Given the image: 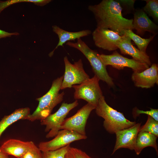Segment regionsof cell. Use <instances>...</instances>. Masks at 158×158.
I'll return each mask as SVG.
<instances>
[{
  "label": "cell",
  "mask_w": 158,
  "mask_h": 158,
  "mask_svg": "<svg viewBox=\"0 0 158 158\" xmlns=\"http://www.w3.org/2000/svg\"><path fill=\"white\" fill-rule=\"evenodd\" d=\"M63 75L54 80L48 91L42 97L38 98V106L32 114H30L26 119L31 121L36 120L40 121L49 116L54 108L63 100L65 93L63 92L60 93V90Z\"/></svg>",
  "instance_id": "2"
},
{
  "label": "cell",
  "mask_w": 158,
  "mask_h": 158,
  "mask_svg": "<svg viewBox=\"0 0 158 158\" xmlns=\"http://www.w3.org/2000/svg\"><path fill=\"white\" fill-rule=\"evenodd\" d=\"M41 152L32 142L29 149L20 158H42Z\"/></svg>",
  "instance_id": "25"
},
{
  "label": "cell",
  "mask_w": 158,
  "mask_h": 158,
  "mask_svg": "<svg viewBox=\"0 0 158 158\" xmlns=\"http://www.w3.org/2000/svg\"><path fill=\"white\" fill-rule=\"evenodd\" d=\"M0 158H9L8 155L0 152Z\"/></svg>",
  "instance_id": "30"
},
{
  "label": "cell",
  "mask_w": 158,
  "mask_h": 158,
  "mask_svg": "<svg viewBox=\"0 0 158 158\" xmlns=\"http://www.w3.org/2000/svg\"><path fill=\"white\" fill-rule=\"evenodd\" d=\"M95 109L97 114L104 119L103 126L110 133H115L119 130L127 128L136 123L135 121L127 119L123 113L109 106L103 96L99 100Z\"/></svg>",
  "instance_id": "3"
},
{
  "label": "cell",
  "mask_w": 158,
  "mask_h": 158,
  "mask_svg": "<svg viewBox=\"0 0 158 158\" xmlns=\"http://www.w3.org/2000/svg\"><path fill=\"white\" fill-rule=\"evenodd\" d=\"M30 109L28 107L16 109L11 114L5 116L0 121V137L2 133L10 125L20 119H26L30 114Z\"/></svg>",
  "instance_id": "19"
},
{
  "label": "cell",
  "mask_w": 158,
  "mask_h": 158,
  "mask_svg": "<svg viewBox=\"0 0 158 158\" xmlns=\"http://www.w3.org/2000/svg\"><path fill=\"white\" fill-rule=\"evenodd\" d=\"M88 9L95 16L97 28L109 29L121 36L125 30H134L133 19L123 16L122 8L117 0H103L97 4L89 6Z\"/></svg>",
  "instance_id": "1"
},
{
  "label": "cell",
  "mask_w": 158,
  "mask_h": 158,
  "mask_svg": "<svg viewBox=\"0 0 158 158\" xmlns=\"http://www.w3.org/2000/svg\"><path fill=\"white\" fill-rule=\"evenodd\" d=\"M117 47L121 54L130 55L135 60L145 63L149 66H151V63L149 56L146 53L142 52L133 46L131 40L127 36H122L121 40L117 44Z\"/></svg>",
  "instance_id": "15"
},
{
  "label": "cell",
  "mask_w": 158,
  "mask_h": 158,
  "mask_svg": "<svg viewBox=\"0 0 158 158\" xmlns=\"http://www.w3.org/2000/svg\"><path fill=\"white\" fill-rule=\"evenodd\" d=\"M140 126L141 123H136L129 128L116 131L115 133L116 137V143L111 154L121 148L134 150Z\"/></svg>",
  "instance_id": "12"
},
{
  "label": "cell",
  "mask_w": 158,
  "mask_h": 158,
  "mask_svg": "<svg viewBox=\"0 0 158 158\" xmlns=\"http://www.w3.org/2000/svg\"><path fill=\"white\" fill-rule=\"evenodd\" d=\"M53 31L56 34L59 38V41L56 47L49 54L51 57L53 54L54 51L59 46H63L66 42L81 37L87 36L91 34L92 32L89 30H85L76 32H71L66 31L57 25L52 26Z\"/></svg>",
  "instance_id": "17"
},
{
  "label": "cell",
  "mask_w": 158,
  "mask_h": 158,
  "mask_svg": "<svg viewBox=\"0 0 158 158\" xmlns=\"http://www.w3.org/2000/svg\"><path fill=\"white\" fill-rule=\"evenodd\" d=\"M92 34L97 47L109 51L118 49L117 44L122 37V36L109 29L98 28L95 29Z\"/></svg>",
  "instance_id": "11"
},
{
  "label": "cell",
  "mask_w": 158,
  "mask_h": 158,
  "mask_svg": "<svg viewBox=\"0 0 158 158\" xmlns=\"http://www.w3.org/2000/svg\"><path fill=\"white\" fill-rule=\"evenodd\" d=\"M123 35L127 36L131 40H133L140 51L146 53V49L148 45L153 39L155 35L151 36L148 38L144 39L134 33L132 30H124Z\"/></svg>",
  "instance_id": "20"
},
{
  "label": "cell",
  "mask_w": 158,
  "mask_h": 158,
  "mask_svg": "<svg viewBox=\"0 0 158 158\" xmlns=\"http://www.w3.org/2000/svg\"><path fill=\"white\" fill-rule=\"evenodd\" d=\"M32 142L10 139L4 142L0 147V152L8 155L20 158L29 149Z\"/></svg>",
  "instance_id": "16"
},
{
  "label": "cell",
  "mask_w": 158,
  "mask_h": 158,
  "mask_svg": "<svg viewBox=\"0 0 158 158\" xmlns=\"http://www.w3.org/2000/svg\"><path fill=\"white\" fill-rule=\"evenodd\" d=\"M99 80L95 75L82 83L72 86L75 90L74 98L82 99L96 107L99 100L103 96L99 84Z\"/></svg>",
  "instance_id": "5"
},
{
  "label": "cell",
  "mask_w": 158,
  "mask_h": 158,
  "mask_svg": "<svg viewBox=\"0 0 158 158\" xmlns=\"http://www.w3.org/2000/svg\"><path fill=\"white\" fill-rule=\"evenodd\" d=\"M78 104L77 100L69 104L64 102L56 112L41 121V124L46 126L45 131L48 132L46 136L47 138L54 137L56 135L69 112Z\"/></svg>",
  "instance_id": "6"
},
{
  "label": "cell",
  "mask_w": 158,
  "mask_h": 158,
  "mask_svg": "<svg viewBox=\"0 0 158 158\" xmlns=\"http://www.w3.org/2000/svg\"><path fill=\"white\" fill-rule=\"evenodd\" d=\"M51 0H10L5 1H0V13L8 6L19 2H31L40 6H44L49 3Z\"/></svg>",
  "instance_id": "23"
},
{
  "label": "cell",
  "mask_w": 158,
  "mask_h": 158,
  "mask_svg": "<svg viewBox=\"0 0 158 158\" xmlns=\"http://www.w3.org/2000/svg\"><path fill=\"white\" fill-rule=\"evenodd\" d=\"M65 158H72L69 153V151L66 154Z\"/></svg>",
  "instance_id": "31"
},
{
  "label": "cell",
  "mask_w": 158,
  "mask_h": 158,
  "mask_svg": "<svg viewBox=\"0 0 158 158\" xmlns=\"http://www.w3.org/2000/svg\"><path fill=\"white\" fill-rule=\"evenodd\" d=\"M133 25L134 30H135L137 33L140 35H143L146 31L153 35H156L157 33L158 26L149 18L142 9H137L134 11Z\"/></svg>",
  "instance_id": "14"
},
{
  "label": "cell",
  "mask_w": 158,
  "mask_h": 158,
  "mask_svg": "<svg viewBox=\"0 0 158 158\" xmlns=\"http://www.w3.org/2000/svg\"><path fill=\"white\" fill-rule=\"evenodd\" d=\"M66 44L83 54L90 62L95 75L99 80L106 82L111 87L114 86L113 79L109 75L106 66L101 61L98 53L91 49L81 38L77 39L76 42H68Z\"/></svg>",
  "instance_id": "4"
},
{
  "label": "cell",
  "mask_w": 158,
  "mask_h": 158,
  "mask_svg": "<svg viewBox=\"0 0 158 158\" xmlns=\"http://www.w3.org/2000/svg\"><path fill=\"white\" fill-rule=\"evenodd\" d=\"M120 3L121 7L128 9L130 12H134V5L135 1L134 0H117Z\"/></svg>",
  "instance_id": "28"
},
{
  "label": "cell",
  "mask_w": 158,
  "mask_h": 158,
  "mask_svg": "<svg viewBox=\"0 0 158 158\" xmlns=\"http://www.w3.org/2000/svg\"><path fill=\"white\" fill-rule=\"evenodd\" d=\"M99 56L106 66L110 65L119 70L128 67L131 68L133 72L140 73L149 67L145 63L124 57L116 51L110 55L99 54Z\"/></svg>",
  "instance_id": "9"
},
{
  "label": "cell",
  "mask_w": 158,
  "mask_h": 158,
  "mask_svg": "<svg viewBox=\"0 0 158 158\" xmlns=\"http://www.w3.org/2000/svg\"><path fill=\"white\" fill-rule=\"evenodd\" d=\"M141 114H146L152 118L156 121H158V109L150 108V110L144 111L138 109L135 110V114H134L135 117Z\"/></svg>",
  "instance_id": "27"
},
{
  "label": "cell",
  "mask_w": 158,
  "mask_h": 158,
  "mask_svg": "<svg viewBox=\"0 0 158 158\" xmlns=\"http://www.w3.org/2000/svg\"><path fill=\"white\" fill-rule=\"evenodd\" d=\"M19 33L17 32L10 33L0 29V39L7 37H10L12 35H18Z\"/></svg>",
  "instance_id": "29"
},
{
  "label": "cell",
  "mask_w": 158,
  "mask_h": 158,
  "mask_svg": "<svg viewBox=\"0 0 158 158\" xmlns=\"http://www.w3.org/2000/svg\"><path fill=\"white\" fill-rule=\"evenodd\" d=\"M96 107L87 103L72 116L65 119L60 129L73 131L81 135H86L85 126L87 120L92 111Z\"/></svg>",
  "instance_id": "8"
},
{
  "label": "cell",
  "mask_w": 158,
  "mask_h": 158,
  "mask_svg": "<svg viewBox=\"0 0 158 158\" xmlns=\"http://www.w3.org/2000/svg\"><path fill=\"white\" fill-rule=\"evenodd\" d=\"M70 147L69 144L56 150L42 152V158H65Z\"/></svg>",
  "instance_id": "24"
},
{
  "label": "cell",
  "mask_w": 158,
  "mask_h": 158,
  "mask_svg": "<svg viewBox=\"0 0 158 158\" xmlns=\"http://www.w3.org/2000/svg\"><path fill=\"white\" fill-rule=\"evenodd\" d=\"M131 79L136 87L147 89L153 87L158 83L157 65L154 63L150 67L141 72H133Z\"/></svg>",
  "instance_id": "13"
},
{
  "label": "cell",
  "mask_w": 158,
  "mask_h": 158,
  "mask_svg": "<svg viewBox=\"0 0 158 158\" xmlns=\"http://www.w3.org/2000/svg\"><path fill=\"white\" fill-rule=\"evenodd\" d=\"M146 4L143 8V11L152 17L156 22L158 21V1L145 0Z\"/></svg>",
  "instance_id": "21"
},
{
  "label": "cell",
  "mask_w": 158,
  "mask_h": 158,
  "mask_svg": "<svg viewBox=\"0 0 158 158\" xmlns=\"http://www.w3.org/2000/svg\"><path fill=\"white\" fill-rule=\"evenodd\" d=\"M144 131L152 134L157 137L158 136V121L148 115L147 121L143 126H140L139 132Z\"/></svg>",
  "instance_id": "22"
},
{
  "label": "cell",
  "mask_w": 158,
  "mask_h": 158,
  "mask_svg": "<svg viewBox=\"0 0 158 158\" xmlns=\"http://www.w3.org/2000/svg\"><path fill=\"white\" fill-rule=\"evenodd\" d=\"M157 137L148 132H139L138 135L134 150L139 155L142 150L147 147H151L155 150L157 154L158 151L156 140Z\"/></svg>",
  "instance_id": "18"
},
{
  "label": "cell",
  "mask_w": 158,
  "mask_h": 158,
  "mask_svg": "<svg viewBox=\"0 0 158 158\" xmlns=\"http://www.w3.org/2000/svg\"><path fill=\"white\" fill-rule=\"evenodd\" d=\"M63 61L65 69L61 90L71 88L73 85L80 84L90 78L84 70L81 59L72 64L65 56Z\"/></svg>",
  "instance_id": "7"
},
{
  "label": "cell",
  "mask_w": 158,
  "mask_h": 158,
  "mask_svg": "<svg viewBox=\"0 0 158 158\" xmlns=\"http://www.w3.org/2000/svg\"><path fill=\"white\" fill-rule=\"evenodd\" d=\"M87 136L73 131L65 129L59 130L52 140L40 143L38 147L42 152L58 150L74 141L87 139Z\"/></svg>",
  "instance_id": "10"
},
{
  "label": "cell",
  "mask_w": 158,
  "mask_h": 158,
  "mask_svg": "<svg viewBox=\"0 0 158 158\" xmlns=\"http://www.w3.org/2000/svg\"><path fill=\"white\" fill-rule=\"evenodd\" d=\"M69 153L72 158H91L85 152L76 148L71 147Z\"/></svg>",
  "instance_id": "26"
}]
</instances>
